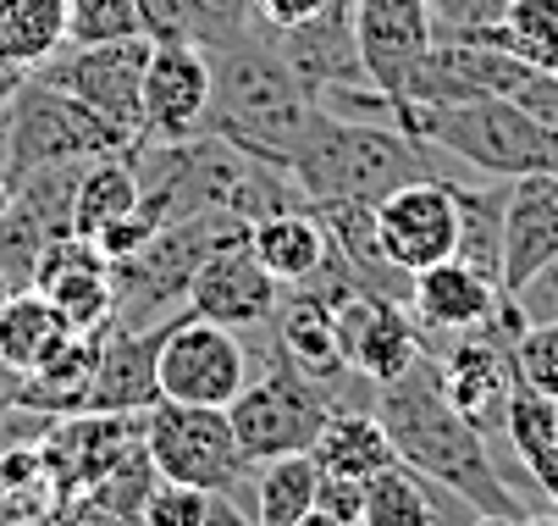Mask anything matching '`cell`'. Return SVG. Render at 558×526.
Listing matches in <instances>:
<instances>
[{
	"instance_id": "obj_36",
	"label": "cell",
	"mask_w": 558,
	"mask_h": 526,
	"mask_svg": "<svg viewBox=\"0 0 558 526\" xmlns=\"http://www.w3.org/2000/svg\"><path fill=\"white\" fill-rule=\"evenodd\" d=\"M509 12V0H426L437 39H487Z\"/></svg>"
},
{
	"instance_id": "obj_51",
	"label": "cell",
	"mask_w": 558,
	"mask_h": 526,
	"mask_svg": "<svg viewBox=\"0 0 558 526\" xmlns=\"http://www.w3.org/2000/svg\"><path fill=\"white\" fill-rule=\"evenodd\" d=\"M0 526H12V515H7V510H0Z\"/></svg>"
},
{
	"instance_id": "obj_24",
	"label": "cell",
	"mask_w": 558,
	"mask_h": 526,
	"mask_svg": "<svg viewBox=\"0 0 558 526\" xmlns=\"http://www.w3.org/2000/svg\"><path fill=\"white\" fill-rule=\"evenodd\" d=\"M250 255L282 283V288H299L322 272V261L332 255V239L322 228L315 211H277V216H260L250 222Z\"/></svg>"
},
{
	"instance_id": "obj_33",
	"label": "cell",
	"mask_w": 558,
	"mask_h": 526,
	"mask_svg": "<svg viewBox=\"0 0 558 526\" xmlns=\"http://www.w3.org/2000/svg\"><path fill=\"white\" fill-rule=\"evenodd\" d=\"M482 45H498V50L520 56L525 67L558 72V0H509L504 23Z\"/></svg>"
},
{
	"instance_id": "obj_5",
	"label": "cell",
	"mask_w": 558,
	"mask_h": 526,
	"mask_svg": "<svg viewBox=\"0 0 558 526\" xmlns=\"http://www.w3.org/2000/svg\"><path fill=\"white\" fill-rule=\"evenodd\" d=\"M122 150H133L122 128H111L84 100L61 95L56 84H45L39 72H23L7 111H0V172H7V189H17L39 167L122 156Z\"/></svg>"
},
{
	"instance_id": "obj_1",
	"label": "cell",
	"mask_w": 558,
	"mask_h": 526,
	"mask_svg": "<svg viewBox=\"0 0 558 526\" xmlns=\"http://www.w3.org/2000/svg\"><path fill=\"white\" fill-rule=\"evenodd\" d=\"M371 394H376L371 410L381 416V427L398 449V466H410L432 488L453 493L475 515H520V499H514V488L504 482V471L493 461L487 432L475 421H464L442 399L432 355H421L404 378H392Z\"/></svg>"
},
{
	"instance_id": "obj_45",
	"label": "cell",
	"mask_w": 558,
	"mask_h": 526,
	"mask_svg": "<svg viewBox=\"0 0 558 526\" xmlns=\"http://www.w3.org/2000/svg\"><path fill=\"white\" fill-rule=\"evenodd\" d=\"M293 526H354V521H343V515H332V510H322V504H315V510H304Z\"/></svg>"
},
{
	"instance_id": "obj_28",
	"label": "cell",
	"mask_w": 558,
	"mask_h": 526,
	"mask_svg": "<svg viewBox=\"0 0 558 526\" xmlns=\"http://www.w3.org/2000/svg\"><path fill=\"white\" fill-rule=\"evenodd\" d=\"M504 438L514 449V461L525 466V477L558 510V399H542V394L514 383L509 410H504Z\"/></svg>"
},
{
	"instance_id": "obj_39",
	"label": "cell",
	"mask_w": 558,
	"mask_h": 526,
	"mask_svg": "<svg viewBox=\"0 0 558 526\" xmlns=\"http://www.w3.org/2000/svg\"><path fill=\"white\" fill-rule=\"evenodd\" d=\"M514 306L525 311V322H558V255L525 288H514Z\"/></svg>"
},
{
	"instance_id": "obj_34",
	"label": "cell",
	"mask_w": 558,
	"mask_h": 526,
	"mask_svg": "<svg viewBox=\"0 0 558 526\" xmlns=\"http://www.w3.org/2000/svg\"><path fill=\"white\" fill-rule=\"evenodd\" d=\"M128 34H144L138 0H66V45H100Z\"/></svg>"
},
{
	"instance_id": "obj_25",
	"label": "cell",
	"mask_w": 558,
	"mask_h": 526,
	"mask_svg": "<svg viewBox=\"0 0 558 526\" xmlns=\"http://www.w3.org/2000/svg\"><path fill=\"white\" fill-rule=\"evenodd\" d=\"M310 461L322 466L327 477H354V482H371L376 471L398 466V449L381 427L376 410H349L338 405L322 427V438L310 443Z\"/></svg>"
},
{
	"instance_id": "obj_14",
	"label": "cell",
	"mask_w": 558,
	"mask_h": 526,
	"mask_svg": "<svg viewBox=\"0 0 558 526\" xmlns=\"http://www.w3.org/2000/svg\"><path fill=\"white\" fill-rule=\"evenodd\" d=\"M349 17H354V45H360L365 79L398 106L410 79L421 72L426 50L437 45L426 0H354Z\"/></svg>"
},
{
	"instance_id": "obj_32",
	"label": "cell",
	"mask_w": 558,
	"mask_h": 526,
	"mask_svg": "<svg viewBox=\"0 0 558 526\" xmlns=\"http://www.w3.org/2000/svg\"><path fill=\"white\" fill-rule=\"evenodd\" d=\"M255 526H293L304 510H315V482H322V466L310 455H282L255 466Z\"/></svg>"
},
{
	"instance_id": "obj_19",
	"label": "cell",
	"mask_w": 558,
	"mask_h": 526,
	"mask_svg": "<svg viewBox=\"0 0 558 526\" xmlns=\"http://www.w3.org/2000/svg\"><path fill=\"white\" fill-rule=\"evenodd\" d=\"M437 388L442 399L475 421L482 432L504 427V410H509V394H514V366H509V349L487 333H459L448 338L437 355Z\"/></svg>"
},
{
	"instance_id": "obj_4",
	"label": "cell",
	"mask_w": 558,
	"mask_h": 526,
	"mask_svg": "<svg viewBox=\"0 0 558 526\" xmlns=\"http://www.w3.org/2000/svg\"><path fill=\"white\" fill-rule=\"evenodd\" d=\"M392 122L482 178L558 172V139L542 122H531L509 95L453 100V106H392Z\"/></svg>"
},
{
	"instance_id": "obj_38",
	"label": "cell",
	"mask_w": 558,
	"mask_h": 526,
	"mask_svg": "<svg viewBox=\"0 0 558 526\" xmlns=\"http://www.w3.org/2000/svg\"><path fill=\"white\" fill-rule=\"evenodd\" d=\"M509 100H514V106H520L531 122H542V128L558 139V72H547V67H531V72H525V84H520Z\"/></svg>"
},
{
	"instance_id": "obj_16",
	"label": "cell",
	"mask_w": 558,
	"mask_h": 526,
	"mask_svg": "<svg viewBox=\"0 0 558 526\" xmlns=\"http://www.w3.org/2000/svg\"><path fill=\"white\" fill-rule=\"evenodd\" d=\"M525 61L482 45V39H437L410 79L398 106H453V100H487V95H514L525 84Z\"/></svg>"
},
{
	"instance_id": "obj_18",
	"label": "cell",
	"mask_w": 558,
	"mask_h": 526,
	"mask_svg": "<svg viewBox=\"0 0 558 526\" xmlns=\"http://www.w3.org/2000/svg\"><path fill=\"white\" fill-rule=\"evenodd\" d=\"M498 294L504 288L493 277H482L475 266H464L453 255V261H437V266H426V272L410 277V299H404V306H410V316L421 327L426 355H437L459 333H482L487 316H493V306H498Z\"/></svg>"
},
{
	"instance_id": "obj_6",
	"label": "cell",
	"mask_w": 558,
	"mask_h": 526,
	"mask_svg": "<svg viewBox=\"0 0 558 526\" xmlns=\"http://www.w3.org/2000/svg\"><path fill=\"white\" fill-rule=\"evenodd\" d=\"M338 388L343 383H310L299 366H288L277 355L271 371L250 378L244 394L227 405V421H232V438L244 449V461L266 466L282 455H310V443L322 438L327 416L338 410Z\"/></svg>"
},
{
	"instance_id": "obj_48",
	"label": "cell",
	"mask_w": 558,
	"mask_h": 526,
	"mask_svg": "<svg viewBox=\"0 0 558 526\" xmlns=\"http://www.w3.org/2000/svg\"><path fill=\"white\" fill-rule=\"evenodd\" d=\"M520 526H558V510H547V515H520Z\"/></svg>"
},
{
	"instance_id": "obj_40",
	"label": "cell",
	"mask_w": 558,
	"mask_h": 526,
	"mask_svg": "<svg viewBox=\"0 0 558 526\" xmlns=\"http://www.w3.org/2000/svg\"><path fill=\"white\" fill-rule=\"evenodd\" d=\"M255 7V28L277 34V28H299V23H315L332 0H250Z\"/></svg>"
},
{
	"instance_id": "obj_8",
	"label": "cell",
	"mask_w": 558,
	"mask_h": 526,
	"mask_svg": "<svg viewBox=\"0 0 558 526\" xmlns=\"http://www.w3.org/2000/svg\"><path fill=\"white\" fill-rule=\"evenodd\" d=\"M155 383L172 405H216L227 410L250 383V355L244 338L221 322H205L194 311L172 316L155 349Z\"/></svg>"
},
{
	"instance_id": "obj_11",
	"label": "cell",
	"mask_w": 558,
	"mask_h": 526,
	"mask_svg": "<svg viewBox=\"0 0 558 526\" xmlns=\"http://www.w3.org/2000/svg\"><path fill=\"white\" fill-rule=\"evenodd\" d=\"M138 443H144V416L84 410V416H56L50 421V432L39 438V461H45L56 499L77 504V499H89Z\"/></svg>"
},
{
	"instance_id": "obj_20",
	"label": "cell",
	"mask_w": 558,
	"mask_h": 526,
	"mask_svg": "<svg viewBox=\"0 0 558 526\" xmlns=\"http://www.w3.org/2000/svg\"><path fill=\"white\" fill-rule=\"evenodd\" d=\"M354 0H332V7L315 17V23H299V28H255L288 67H293V79L310 89V95H322V89H338V84H371L365 79V67H360V45H354V17H349Z\"/></svg>"
},
{
	"instance_id": "obj_15",
	"label": "cell",
	"mask_w": 558,
	"mask_h": 526,
	"mask_svg": "<svg viewBox=\"0 0 558 526\" xmlns=\"http://www.w3.org/2000/svg\"><path fill=\"white\" fill-rule=\"evenodd\" d=\"M277 306H282V283L250 255V239L210 250L205 266L189 283V311L205 316V322H221L232 333L271 327Z\"/></svg>"
},
{
	"instance_id": "obj_26",
	"label": "cell",
	"mask_w": 558,
	"mask_h": 526,
	"mask_svg": "<svg viewBox=\"0 0 558 526\" xmlns=\"http://www.w3.org/2000/svg\"><path fill=\"white\" fill-rule=\"evenodd\" d=\"M459 510L453 493L432 488L426 477H415L410 466H387L365 482V504H360V526H448ZM470 510V504H464Z\"/></svg>"
},
{
	"instance_id": "obj_47",
	"label": "cell",
	"mask_w": 558,
	"mask_h": 526,
	"mask_svg": "<svg viewBox=\"0 0 558 526\" xmlns=\"http://www.w3.org/2000/svg\"><path fill=\"white\" fill-rule=\"evenodd\" d=\"M470 526H520V515H475Z\"/></svg>"
},
{
	"instance_id": "obj_27",
	"label": "cell",
	"mask_w": 558,
	"mask_h": 526,
	"mask_svg": "<svg viewBox=\"0 0 558 526\" xmlns=\"http://www.w3.org/2000/svg\"><path fill=\"white\" fill-rule=\"evenodd\" d=\"M453 189V211H459V261L475 266L482 277L498 283L504 266V200H509V178H482V183H464L448 178Z\"/></svg>"
},
{
	"instance_id": "obj_46",
	"label": "cell",
	"mask_w": 558,
	"mask_h": 526,
	"mask_svg": "<svg viewBox=\"0 0 558 526\" xmlns=\"http://www.w3.org/2000/svg\"><path fill=\"white\" fill-rule=\"evenodd\" d=\"M17 79H23V72H7V67H0V111H7V100H12Z\"/></svg>"
},
{
	"instance_id": "obj_43",
	"label": "cell",
	"mask_w": 558,
	"mask_h": 526,
	"mask_svg": "<svg viewBox=\"0 0 558 526\" xmlns=\"http://www.w3.org/2000/svg\"><path fill=\"white\" fill-rule=\"evenodd\" d=\"M205 526H255V515H250V510H238V504H232V493H216V499H210Z\"/></svg>"
},
{
	"instance_id": "obj_12",
	"label": "cell",
	"mask_w": 558,
	"mask_h": 526,
	"mask_svg": "<svg viewBox=\"0 0 558 526\" xmlns=\"http://www.w3.org/2000/svg\"><path fill=\"white\" fill-rule=\"evenodd\" d=\"M332 327H338V349H343L349 378H360L371 388L404 378V371L426 355L421 327H415L404 299H381V294L354 288L349 299L332 306Z\"/></svg>"
},
{
	"instance_id": "obj_17",
	"label": "cell",
	"mask_w": 558,
	"mask_h": 526,
	"mask_svg": "<svg viewBox=\"0 0 558 526\" xmlns=\"http://www.w3.org/2000/svg\"><path fill=\"white\" fill-rule=\"evenodd\" d=\"M34 288L61 311V322L72 333H95L111 322V306H117V283H111V261L100 255L95 239L84 234H56L34 266Z\"/></svg>"
},
{
	"instance_id": "obj_23",
	"label": "cell",
	"mask_w": 558,
	"mask_h": 526,
	"mask_svg": "<svg viewBox=\"0 0 558 526\" xmlns=\"http://www.w3.org/2000/svg\"><path fill=\"white\" fill-rule=\"evenodd\" d=\"M271 333H277V355L288 366H299L310 383H343L349 378L343 349H338V327H332V299L310 294V288H282Z\"/></svg>"
},
{
	"instance_id": "obj_21",
	"label": "cell",
	"mask_w": 558,
	"mask_h": 526,
	"mask_svg": "<svg viewBox=\"0 0 558 526\" xmlns=\"http://www.w3.org/2000/svg\"><path fill=\"white\" fill-rule=\"evenodd\" d=\"M553 255H558V172H525V178H509L498 288H504V294L525 288Z\"/></svg>"
},
{
	"instance_id": "obj_41",
	"label": "cell",
	"mask_w": 558,
	"mask_h": 526,
	"mask_svg": "<svg viewBox=\"0 0 558 526\" xmlns=\"http://www.w3.org/2000/svg\"><path fill=\"white\" fill-rule=\"evenodd\" d=\"M315 504H322V510H332V515H343V521H354V526H360L365 482H354V477H327V471H322V482H315Z\"/></svg>"
},
{
	"instance_id": "obj_3",
	"label": "cell",
	"mask_w": 558,
	"mask_h": 526,
	"mask_svg": "<svg viewBox=\"0 0 558 526\" xmlns=\"http://www.w3.org/2000/svg\"><path fill=\"white\" fill-rule=\"evenodd\" d=\"M453 162L442 150L410 139L398 122H349L315 111L299 156L288 162L293 183L304 189L310 211L315 205H338V200H387L392 189L421 183V178H453Z\"/></svg>"
},
{
	"instance_id": "obj_22",
	"label": "cell",
	"mask_w": 558,
	"mask_h": 526,
	"mask_svg": "<svg viewBox=\"0 0 558 526\" xmlns=\"http://www.w3.org/2000/svg\"><path fill=\"white\" fill-rule=\"evenodd\" d=\"M161 327H100V360H95V378H89V399L84 410H106V416H144L161 405V383H155V349H161Z\"/></svg>"
},
{
	"instance_id": "obj_29",
	"label": "cell",
	"mask_w": 558,
	"mask_h": 526,
	"mask_svg": "<svg viewBox=\"0 0 558 526\" xmlns=\"http://www.w3.org/2000/svg\"><path fill=\"white\" fill-rule=\"evenodd\" d=\"M72 338V327L61 322V311L39 288H17L7 294V306H0V360L17 366L23 378L34 366H45L61 344Z\"/></svg>"
},
{
	"instance_id": "obj_10",
	"label": "cell",
	"mask_w": 558,
	"mask_h": 526,
	"mask_svg": "<svg viewBox=\"0 0 558 526\" xmlns=\"http://www.w3.org/2000/svg\"><path fill=\"white\" fill-rule=\"evenodd\" d=\"M210 111V50L189 34L149 39L144 61V133L138 144H178L205 133Z\"/></svg>"
},
{
	"instance_id": "obj_35",
	"label": "cell",
	"mask_w": 558,
	"mask_h": 526,
	"mask_svg": "<svg viewBox=\"0 0 558 526\" xmlns=\"http://www.w3.org/2000/svg\"><path fill=\"white\" fill-rule=\"evenodd\" d=\"M509 366H514V383L558 399V322H531L514 344H509Z\"/></svg>"
},
{
	"instance_id": "obj_9",
	"label": "cell",
	"mask_w": 558,
	"mask_h": 526,
	"mask_svg": "<svg viewBox=\"0 0 558 526\" xmlns=\"http://www.w3.org/2000/svg\"><path fill=\"white\" fill-rule=\"evenodd\" d=\"M144 61H149V34H128V39H100V45H61L34 72L45 84H56L61 95L100 111L111 128H122L138 144V133H144Z\"/></svg>"
},
{
	"instance_id": "obj_50",
	"label": "cell",
	"mask_w": 558,
	"mask_h": 526,
	"mask_svg": "<svg viewBox=\"0 0 558 526\" xmlns=\"http://www.w3.org/2000/svg\"><path fill=\"white\" fill-rule=\"evenodd\" d=\"M7 200H12V189H7V172H0V211H7Z\"/></svg>"
},
{
	"instance_id": "obj_42",
	"label": "cell",
	"mask_w": 558,
	"mask_h": 526,
	"mask_svg": "<svg viewBox=\"0 0 558 526\" xmlns=\"http://www.w3.org/2000/svg\"><path fill=\"white\" fill-rule=\"evenodd\" d=\"M77 515H84V504L56 499L50 510H39V515H23V521H12V526H77Z\"/></svg>"
},
{
	"instance_id": "obj_37",
	"label": "cell",
	"mask_w": 558,
	"mask_h": 526,
	"mask_svg": "<svg viewBox=\"0 0 558 526\" xmlns=\"http://www.w3.org/2000/svg\"><path fill=\"white\" fill-rule=\"evenodd\" d=\"M210 499H216V493H205V488H189V482H172V477H155V488H149L138 521H144V526H205Z\"/></svg>"
},
{
	"instance_id": "obj_31",
	"label": "cell",
	"mask_w": 558,
	"mask_h": 526,
	"mask_svg": "<svg viewBox=\"0 0 558 526\" xmlns=\"http://www.w3.org/2000/svg\"><path fill=\"white\" fill-rule=\"evenodd\" d=\"M133 205H138V172L128 162V150L122 156H89L84 172H77V189H72V234L95 239Z\"/></svg>"
},
{
	"instance_id": "obj_49",
	"label": "cell",
	"mask_w": 558,
	"mask_h": 526,
	"mask_svg": "<svg viewBox=\"0 0 558 526\" xmlns=\"http://www.w3.org/2000/svg\"><path fill=\"white\" fill-rule=\"evenodd\" d=\"M7 294H17V288L7 283V272H0V306H7Z\"/></svg>"
},
{
	"instance_id": "obj_13",
	"label": "cell",
	"mask_w": 558,
	"mask_h": 526,
	"mask_svg": "<svg viewBox=\"0 0 558 526\" xmlns=\"http://www.w3.org/2000/svg\"><path fill=\"white\" fill-rule=\"evenodd\" d=\"M376 239L398 272H426L437 261H453L459 250V211L448 178H421L376 200Z\"/></svg>"
},
{
	"instance_id": "obj_2",
	"label": "cell",
	"mask_w": 558,
	"mask_h": 526,
	"mask_svg": "<svg viewBox=\"0 0 558 526\" xmlns=\"http://www.w3.org/2000/svg\"><path fill=\"white\" fill-rule=\"evenodd\" d=\"M210 50V111L205 133L238 144L244 156L288 167L315 122V95L293 79V67L250 28L238 39L205 45Z\"/></svg>"
},
{
	"instance_id": "obj_44",
	"label": "cell",
	"mask_w": 558,
	"mask_h": 526,
	"mask_svg": "<svg viewBox=\"0 0 558 526\" xmlns=\"http://www.w3.org/2000/svg\"><path fill=\"white\" fill-rule=\"evenodd\" d=\"M77 526H144V521H133V515H106V510H84V515H77Z\"/></svg>"
},
{
	"instance_id": "obj_7",
	"label": "cell",
	"mask_w": 558,
	"mask_h": 526,
	"mask_svg": "<svg viewBox=\"0 0 558 526\" xmlns=\"http://www.w3.org/2000/svg\"><path fill=\"white\" fill-rule=\"evenodd\" d=\"M144 449H149V461L161 477L205 488V493H232L250 477V461L232 438V421L216 405L161 399L155 410H144Z\"/></svg>"
},
{
	"instance_id": "obj_30",
	"label": "cell",
	"mask_w": 558,
	"mask_h": 526,
	"mask_svg": "<svg viewBox=\"0 0 558 526\" xmlns=\"http://www.w3.org/2000/svg\"><path fill=\"white\" fill-rule=\"evenodd\" d=\"M66 45V0H0V67L34 72Z\"/></svg>"
}]
</instances>
